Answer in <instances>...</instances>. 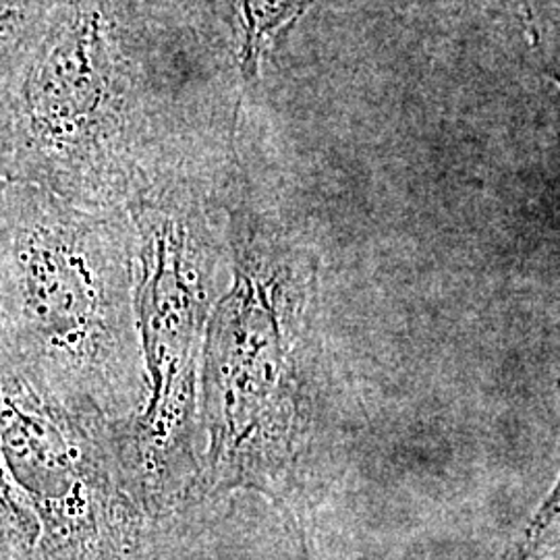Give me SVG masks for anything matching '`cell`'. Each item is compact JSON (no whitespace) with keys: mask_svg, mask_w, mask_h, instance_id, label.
<instances>
[{"mask_svg":"<svg viewBox=\"0 0 560 560\" xmlns=\"http://www.w3.org/2000/svg\"><path fill=\"white\" fill-rule=\"evenodd\" d=\"M48 0H0V92Z\"/></svg>","mask_w":560,"mask_h":560,"instance_id":"ba28073f","label":"cell"},{"mask_svg":"<svg viewBox=\"0 0 560 560\" xmlns=\"http://www.w3.org/2000/svg\"><path fill=\"white\" fill-rule=\"evenodd\" d=\"M559 521V486L540 502L536 513L523 523L520 534L509 541L499 560H536L541 550L550 544L555 536V527Z\"/></svg>","mask_w":560,"mask_h":560,"instance_id":"9c48e42d","label":"cell"},{"mask_svg":"<svg viewBox=\"0 0 560 560\" xmlns=\"http://www.w3.org/2000/svg\"><path fill=\"white\" fill-rule=\"evenodd\" d=\"M148 0H48L0 92V177L125 210L185 164L162 138Z\"/></svg>","mask_w":560,"mask_h":560,"instance_id":"7a4b0ae2","label":"cell"},{"mask_svg":"<svg viewBox=\"0 0 560 560\" xmlns=\"http://www.w3.org/2000/svg\"><path fill=\"white\" fill-rule=\"evenodd\" d=\"M125 212L133 229L145 393L129 418L113 421V439L133 497L171 544L194 527L201 358L229 254L189 166L150 180Z\"/></svg>","mask_w":560,"mask_h":560,"instance_id":"277c9868","label":"cell"},{"mask_svg":"<svg viewBox=\"0 0 560 560\" xmlns=\"http://www.w3.org/2000/svg\"><path fill=\"white\" fill-rule=\"evenodd\" d=\"M0 448L40 523L36 560H166L122 474L113 421L46 399L4 358Z\"/></svg>","mask_w":560,"mask_h":560,"instance_id":"5b68a950","label":"cell"},{"mask_svg":"<svg viewBox=\"0 0 560 560\" xmlns=\"http://www.w3.org/2000/svg\"><path fill=\"white\" fill-rule=\"evenodd\" d=\"M4 187H7V180L0 177V243H2V200H4Z\"/></svg>","mask_w":560,"mask_h":560,"instance_id":"30bf717a","label":"cell"},{"mask_svg":"<svg viewBox=\"0 0 560 560\" xmlns=\"http://www.w3.org/2000/svg\"><path fill=\"white\" fill-rule=\"evenodd\" d=\"M229 30L241 73L258 80L261 60L318 0H206Z\"/></svg>","mask_w":560,"mask_h":560,"instance_id":"8992f818","label":"cell"},{"mask_svg":"<svg viewBox=\"0 0 560 560\" xmlns=\"http://www.w3.org/2000/svg\"><path fill=\"white\" fill-rule=\"evenodd\" d=\"M40 523L0 448V560H36Z\"/></svg>","mask_w":560,"mask_h":560,"instance_id":"52a82bcc","label":"cell"},{"mask_svg":"<svg viewBox=\"0 0 560 560\" xmlns=\"http://www.w3.org/2000/svg\"><path fill=\"white\" fill-rule=\"evenodd\" d=\"M133 289V229L125 210H85L7 183L0 358L40 395L108 421L140 407L145 381Z\"/></svg>","mask_w":560,"mask_h":560,"instance_id":"3957f363","label":"cell"},{"mask_svg":"<svg viewBox=\"0 0 560 560\" xmlns=\"http://www.w3.org/2000/svg\"><path fill=\"white\" fill-rule=\"evenodd\" d=\"M224 241L231 282L201 358L194 521L200 527L233 492L260 494L287 521L300 560H310L320 264L247 203L229 206Z\"/></svg>","mask_w":560,"mask_h":560,"instance_id":"6da1fadb","label":"cell"}]
</instances>
